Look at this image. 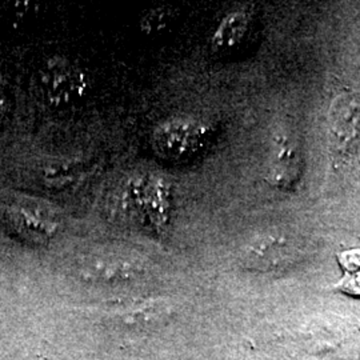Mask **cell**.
<instances>
[{
    "mask_svg": "<svg viewBox=\"0 0 360 360\" xmlns=\"http://www.w3.org/2000/svg\"><path fill=\"white\" fill-rule=\"evenodd\" d=\"M41 102L51 108H67L83 101L92 89L87 67L67 56H53L40 67L37 80Z\"/></svg>",
    "mask_w": 360,
    "mask_h": 360,
    "instance_id": "1",
    "label": "cell"
},
{
    "mask_svg": "<svg viewBox=\"0 0 360 360\" xmlns=\"http://www.w3.org/2000/svg\"><path fill=\"white\" fill-rule=\"evenodd\" d=\"M171 193L167 183L155 176H141L126 186L122 210L126 217L144 227L162 229L169 215Z\"/></svg>",
    "mask_w": 360,
    "mask_h": 360,
    "instance_id": "2",
    "label": "cell"
},
{
    "mask_svg": "<svg viewBox=\"0 0 360 360\" xmlns=\"http://www.w3.org/2000/svg\"><path fill=\"white\" fill-rule=\"evenodd\" d=\"M304 257V248L296 239L281 232L260 233L251 239L242 252L248 270L271 272L294 266Z\"/></svg>",
    "mask_w": 360,
    "mask_h": 360,
    "instance_id": "3",
    "label": "cell"
},
{
    "mask_svg": "<svg viewBox=\"0 0 360 360\" xmlns=\"http://www.w3.org/2000/svg\"><path fill=\"white\" fill-rule=\"evenodd\" d=\"M330 142L338 153H348L360 136V104L351 94L338 95L328 112Z\"/></svg>",
    "mask_w": 360,
    "mask_h": 360,
    "instance_id": "4",
    "label": "cell"
},
{
    "mask_svg": "<svg viewBox=\"0 0 360 360\" xmlns=\"http://www.w3.org/2000/svg\"><path fill=\"white\" fill-rule=\"evenodd\" d=\"M303 171V155L299 143L287 135H278L271 147L266 178L276 188H290Z\"/></svg>",
    "mask_w": 360,
    "mask_h": 360,
    "instance_id": "5",
    "label": "cell"
},
{
    "mask_svg": "<svg viewBox=\"0 0 360 360\" xmlns=\"http://www.w3.org/2000/svg\"><path fill=\"white\" fill-rule=\"evenodd\" d=\"M156 144L169 156H186L196 153L210 136V127L195 120L168 122L158 132Z\"/></svg>",
    "mask_w": 360,
    "mask_h": 360,
    "instance_id": "6",
    "label": "cell"
},
{
    "mask_svg": "<svg viewBox=\"0 0 360 360\" xmlns=\"http://www.w3.org/2000/svg\"><path fill=\"white\" fill-rule=\"evenodd\" d=\"M6 218L16 235L30 242H46L56 230V223L32 207L13 206L7 211Z\"/></svg>",
    "mask_w": 360,
    "mask_h": 360,
    "instance_id": "7",
    "label": "cell"
},
{
    "mask_svg": "<svg viewBox=\"0 0 360 360\" xmlns=\"http://www.w3.org/2000/svg\"><path fill=\"white\" fill-rule=\"evenodd\" d=\"M252 22L254 16L248 11L239 10L229 13L220 22L211 39L214 51L227 53L240 47L251 31Z\"/></svg>",
    "mask_w": 360,
    "mask_h": 360,
    "instance_id": "8",
    "label": "cell"
},
{
    "mask_svg": "<svg viewBox=\"0 0 360 360\" xmlns=\"http://www.w3.org/2000/svg\"><path fill=\"white\" fill-rule=\"evenodd\" d=\"M172 13L168 7L154 8L146 13L141 20V27L146 34H156L168 26Z\"/></svg>",
    "mask_w": 360,
    "mask_h": 360,
    "instance_id": "9",
    "label": "cell"
},
{
    "mask_svg": "<svg viewBox=\"0 0 360 360\" xmlns=\"http://www.w3.org/2000/svg\"><path fill=\"white\" fill-rule=\"evenodd\" d=\"M94 269V275H96L101 279H107V281H114V279H124L127 275H131L134 272L132 266L126 264V263H116V262H98L92 266ZM91 269V270H92Z\"/></svg>",
    "mask_w": 360,
    "mask_h": 360,
    "instance_id": "10",
    "label": "cell"
},
{
    "mask_svg": "<svg viewBox=\"0 0 360 360\" xmlns=\"http://www.w3.org/2000/svg\"><path fill=\"white\" fill-rule=\"evenodd\" d=\"M10 96H8V92L4 90V87L0 84V124L4 122L6 116L8 115L10 112Z\"/></svg>",
    "mask_w": 360,
    "mask_h": 360,
    "instance_id": "11",
    "label": "cell"
}]
</instances>
